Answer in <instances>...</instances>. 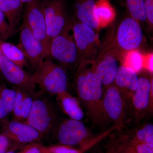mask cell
<instances>
[{"mask_svg":"<svg viewBox=\"0 0 153 153\" xmlns=\"http://www.w3.org/2000/svg\"><path fill=\"white\" fill-rule=\"evenodd\" d=\"M123 136L137 142L153 144L152 124H143L131 129L120 132Z\"/></svg>","mask_w":153,"mask_h":153,"instance_id":"22","label":"cell"},{"mask_svg":"<svg viewBox=\"0 0 153 153\" xmlns=\"http://www.w3.org/2000/svg\"><path fill=\"white\" fill-rule=\"evenodd\" d=\"M16 96L12 113L13 120L25 123L31 112L34 99L31 94L16 88Z\"/></svg>","mask_w":153,"mask_h":153,"instance_id":"20","label":"cell"},{"mask_svg":"<svg viewBox=\"0 0 153 153\" xmlns=\"http://www.w3.org/2000/svg\"><path fill=\"white\" fill-rule=\"evenodd\" d=\"M42 2L47 27V57L53 38L61 33L69 21L66 16L64 0H44Z\"/></svg>","mask_w":153,"mask_h":153,"instance_id":"6","label":"cell"},{"mask_svg":"<svg viewBox=\"0 0 153 153\" xmlns=\"http://www.w3.org/2000/svg\"><path fill=\"white\" fill-rule=\"evenodd\" d=\"M0 51L9 60L22 68L28 64L27 60L22 49L12 43L1 41Z\"/></svg>","mask_w":153,"mask_h":153,"instance_id":"23","label":"cell"},{"mask_svg":"<svg viewBox=\"0 0 153 153\" xmlns=\"http://www.w3.org/2000/svg\"><path fill=\"white\" fill-rule=\"evenodd\" d=\"M72 23V32L76 44L78 61L93 64L98 56L99 50L94 30L74 19Z\"/></svg>","mask_w":153,"mask_h":153,"instance_id":"5","label":"cell"},{"mask_svg":"<svg viewBox=\"0 0 153 153\" xmlns=\"http://www.w3.org/2000/svg\"><path fill=\"white\" fill-rule=\"evenodd\" d=\"M21 1L24 3H29L32 2L34 1H36V0H20Z\"/></svg>","mask_w":153,"mask_h":153,"instance_id":"35","label":"cell"},{"mask_svg":"<svg viewBox=\"0 0 153 153\" xmlns=\"http://www.w3.org/2000/svg\"><path fill=\"white\" fill-rule=\"evenodd\" d=\"M143 38L142 30L138 21L131 16L125 18L99 50L97 58L108 55L120 60L126 53L137 49Z\"/></svg>","mask_w":153,"mask_h":153,"instance_id":"2","label":"cell"},{"mask_svg":"<svg viewBox=\"0 0 153 153\" xmlns=\"http://www.w3.org/2000/svg\"><path fill=\"white\" fill-rule=\"evenodd\" d=\"M151 80V87L149 93V102L148 112L152 113L153 111V74H150Z\"/></svg>","mask_w":153,"mask_h":153,"instance_id":"34","label":"cell"},{"mask_svg":"<svg viewBox=\"0 0 153 153\" xmlns=\"http://www.w3.org/2000/svg\"><path fill=\"white\" fill-rule=\"evenodd\" d=\"M97 1V0H76L74 5L75 19L94 30L99 27V23L95 14Z\"/></svg>","mask_w":153,"mask_h":153,"instance_id":"18","label":"cell"},{"mask_svg":"<svg viewBox=\"0 0 153 153\" xmlns=\"http://www.w3.org/2000/svg\"><path fill=\"white\" fill-rule=\"evenodd\" d=\"M138 79V73L131 68L121 65L119 66L114 82L130 113L132 99L136 90Z\"/></svg>","mask_w":153,"mask_h":153,"instance_id":"15","label":"cell"},{"mask_svg":"<svg viewBox=\"0 0 153 153\" xmlns=\"http://www.w3.org/2000/svg\"><path fill=\"white\" fill-rule=\"evenodd\" d=\"M24 4L20 0H0V10L8 21L9 37L16 31L24 10Z\"/></svg>","mask_w":153,"mask_h":153,"instance_id":"19","label":"cell"},{"mask_svg":"<svg viewBox=\"0 0 153 153\" xmlns=\"http://www.w3.org/2000/svg\"><path fill=\"white\" fill-rule=\"evenodd\" d=\"M115 127L109 128L97 136L92 134L81 121L64 120L57 127V138L62 145L79 146L85 150L114 131Z\"/></svg>","mask_w":153,"mask_h":153,"instance_id":"3","label":"cell"},{"mask_svg":"<svg viewBox=\"0 0 153 153\" xmlns=\"http://www.w3.org/2000/svg\"><path fill=\"white\" fill-rule=\"evenodd\" d=\"M49 56L66 65L79 63L72 23L68 22L61 33L52 39L49 45Z\"/></svg>","mask_w":153,"mask_h":153,"instance_id":"7","label":"cell"},{"mask_svg":"<svg viewBox=\"0 0 153 153\" xmlns=\"http://www.w3.org/2000/svg\"><path fill=\"white\" fill-rule=\"evenodd\" d=\"M153 55L152 54L147 55L144 59L143 68H146L151 74H153Z\"/></svg>","mask_w":153,"mask_h":153,"instance_id":"33","label":"cell"},{"mask_svg":"<svg viewBox=\"0 0 153 153\" xmlns=\"http://www.w3.org/2000/svg\"><path fill=\"white\" fill-rule=\"evenodd\" d=\"M127 10L130 16L137 21H146L145 1L146 0H120Z\"/></svg>","mask_w":153,"mask_h":153,"instance_id":"26","label":"cell"},{"mask_svg":"<svg viewBox=\"0 0 153 153\" xmlns=\"http://www.w3.org/2000/svg\"><path fill=\"white\" fill-rule=\"evenodd\" d=\"M122 65L133 69L139 73L143 68L144 59L143 55L137 51L136 49L131 50L123 56Z\"/></svg>","mask_w":153,"mask_h":153,"instance_id":"27","label":"cell"},{"mask_svg":"<svg viewBox=\"0 0 153 153\" xmlns=\"http://www.w3.org/2000/svg\"><path fill=\"white\" fill-rule=\"evenodd\" d=\"M5 17L0 10V38L4 40L9 38V25L6 22Z\"/></svg>","mask_w":153,"mask_h":153,"instance_id":"31","label":"cell"},{"mask_svg":"<svg viewBox=\"0 0 153 153\" xmlns=\"http://www.w3.org/2000/svg\"><path fill=\"white\" fill-rule=\"evenodd\" d=\"M1 51H0V57H1Z\"/></svg>","mask_w":153,"mask_h":153,"instance_id":"37","label":"cell"},{"mask_svg":"<svg viewBox=\"0 0 153 153\" xmlns=\"http://www.w3.org/2000/svg\"><path fill=\"white\" fill-rule=\"evenodd\" d=\"M34 74L41 90L52 94L67 91L68 78L63 68L50 60L44 61Z\"/></svg>","mask_w":153,"mask_h":153,"instance_id":"4","label":"cell"},{"mask_svg":"<svg viewBox=\"0 0 153 153\" xmlns=\"http://www.w3.org/2000/svg\"><path fill=\"white\" fill-rule=\"evenodd\" d=\"M17 46L22 49L28 63L35 71L47 57L44 44L34 36L24 21L20 29V39Z\"/></svg>","mask_w":153,"mask_h":153,"instance_id":"10","label":"cell"},{"mask_svg":"<svg viewBox=\"0 0 153 153\" xmlns=\"http://www.w3.org/2000/svg\"><path fill=\"white\" fill-rule=\"evenodd\" d=\"M23 17V20L27 23L34 36L43 43L46 50L47 25L41 0L26 4Z\"/></svg>","mask_w":153,"mask_h":153,"instance_id":"12","label":"cell"},{"mask_svg":"<svg viewBox=\"0 0 153 153\" xmlns=\"http://www.w3.org/2000/svg\"><path fill=\"white\" fill-rule=\"evenodd\" d=\"M0 70L5 78L16 88L35 93L37 84L34 74H28L2 54L0 57Z\"/></svg>","mask_w":153,"mask_h":153,"instance_id":"11","label":"cell"},{"mask_svg":"<svg viewBox=\"0 0 153 153\" xmlns=\"http://www.w3.org/2000/svg\"><path fill=\"white\" fill-rule=\"evenodd\" d=\"M102 105L107 117L113 122L114 126L117 127L119 130L122 129L126 121V111H129L114 83L103 88Z\"/></svg>","mask_w":153,"mask_h":153,"instance_id":"9","label":"cell"},{"mask_svg":"<svg viewBox=\"0 0 153 153\" xmlns=\"http://www.w3.org/2000/svg\"><path fill=\"white\" fill-rule=\"evenodd\" d=\"M85 150L76 149L67 145H59L47 147V153H83Z\"/></svg>","mask_w":153,"mask_h":153,"instance_id":"29","label":"cell"},{"mask_svg":"<svg viewBox=\"0 0 153 153\" xmlns=\"http://www.w3.org/2000/svg\"><path fill=\"white\" fill-rule=\"evenodd\" d=\"M145 10H146V21L152 27L153 25V0L145 1Z\"/></svg>","mask_w":153,"mask_h":153,"instance_id":"32","label":"cell"},{"mask_svg":"<svg viewBox=\"0 0 153 153\" xmlns=\"http://www.w3.org/2000/svg\"><path fill=\"white\" fill-rule=\"evenodd\" d=\"M6 153H17L16 152H15L14 151H10V152H7Z\"/></svg>","mask_w":153,"mask_h":153,"instance_id":"36","label":"cell"},{"mask_svg":"<svg viewBox=\"0 0 153 153\" xmlns=\"http://www.w3.org/2000/svg\"><path fill=\"white\" fill-rule=\"evenodd\" d=\"M57 104L63 112L69 119L81 121L84 116L80 103L77 98L65 91L56 94Z\"/></svg>","mask_w":153,"mask_h":153,"instance_id":"21","label":"cell"},{"mask_svg":"<svg viewBox=\"0 0 153 153\" xmlns=\"http://www.w3.org/2000/svg\"><path fill=\"white\" fill-rule=\"evenodd\" d=\"M88 64L80 63L78 65L74 77L75 90L77 99L92 123L101 125L108 120L102 108L103 86Z\"/></svg>","mask_w":153,"mask_h":153,"instance_id":"1","label":"cell"},{"mask_svg":"<svg viewBox=\"0 0 153 153\" xmlns=\"http://www.w3.org/2000/svg\"><path fill=\"white\" fill-rule=\"evenodd\" d=\"M118 60L111 55H105L97 58L91 67L96 74L101 80L103 87L114 82L118 71Z\"/></svg>","mask_w":153,"mask_h":153,"instance_id":"17","label":"cell"},{"mask_svg":"<svg viewBox=\"0 0 153 153\" xmlns=\"http://www.w3.org/2000/svg\"><path fill=\"white\" fill-rule=\"evenodd\" d=\"M95 14L99 23V27L108 25L114 19V8L107 0H99L96 4Z\"/></svg>","mask_w":153,"mask_h":153,"instance_id":"25","label":"cell"},{"mask_svg":"<svg viewBox=\"0 0 153 153\" xmlns=\"http://www.w3.org/2000/svg\"><path fill=\"white\" fill-rule=\"evenodd\" d=\"M150 87V75L146 74L139 76L137 86L132 99L131 109V113L137 124L140 123L148 113Z\"/></svg>","mask_w":153,"mask_h":153,"instance_id":"13","label":"cell"},{"mask_svg":"<svg viewBox=\"0 0 153 153\" xmlns=\"http://www.w3.org/2000/svg\"><path fill=\"white\" fill-rule=\"evenodd\" d=\"M16 96L15 89L7 87L0 81V119H3L12 112Z\"/></svg>","mask_w":153,"mask_h":153,"instance_id":"24","label":"cell"},{"mask_svg":"<svg viewBox=\"0 0 153 153\" xmlns=\"http://www.w3.org/2000/svg\"><path fill=\"white\" fill-rule=\"evenodd\" d=\"M114 131L110 134L106 153H153V144L134 141Z\"/></svg>","mask_w":153,"mask_h":153,"instance_id":"16","label":"cell"},{"mask_svg":"<svg viewBox=\"0 0 153 153\" xmlns=\"http://www.w3.org/2000/svg\"><path fill=\"white\" fill-rule=\"evenodd\" d=\"M26 123L36 129L41 137L48 134L57 126V113L45 99H35Z\"/></svg>","mask_w":153,"mask_h":153,"instance_id":"8","label":"cell"},{"mask_svg":"<svg viewBox=\"0 0 153 153\" xmlns=\"http://www.w3.org/2000/svg\"><path fill=\"white\" fill-rule=\"evenodd\" d=\"M17 153H47V147L38 142L28 143Z\"/></svg>","mask_w":153,"mask_h":153,"instance_id":"30","label":"cell"},{"mask_svg":"<svg viewBox=\"0 0 153 153\" xmlns=\"http://www.w3.org/2000/svg\"><path fill=\"white\" fill-rule=\"evenodd\" d=\"M3 134L19 143L37 142L41 137L40 134L33 127L26 123L18 121L3 120Z\"/></svg>","mask_w":153,"mask_h":153,"instance_id":"14","label":"cell"},{"mask_svg":"<svg viewBox=\"0 0 153 153\" xmlns=\"http://www.w3.org/2000/svg\"><path fill=\"white\" fill-rule=\"evenodd\" d=\"M23 145L14 141L4 134H0V153L16 150Z\"/></svg>","mask_w":153,"mask_h":153,"instance_id":"28","label":"cell"}]
</instances>
